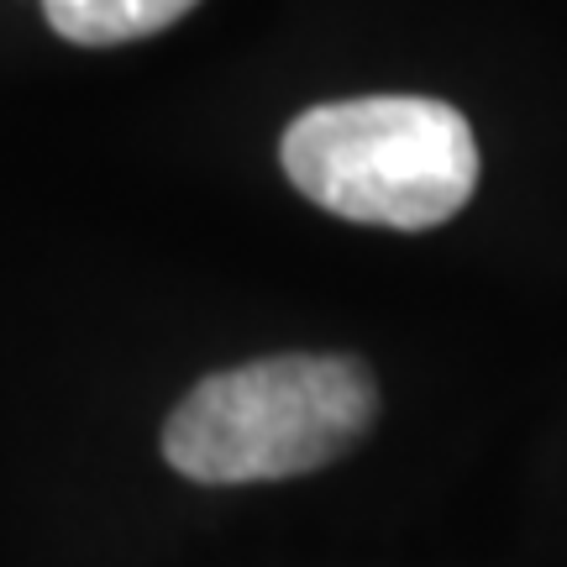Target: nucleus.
Here are the masks:
<instances>
[{"label": "nucleus", "mask_w": 567, "mask_h": 567, "mask_svg": "<svg viewBox=\"0 0 567 567\" xmlns=\"http://www.w3.org/2000/svg\"><path fill=\"white\" fill-rule=\"evenodd\" d=\"M379 421L358 358L284 352L210 373L163 425V457L195 484H274L331 467Z\"/></svg>", "instance_id": "obj_1"}, {"label": "nucleus", "mask_w": 567, "mask_h": 567, "mask_svg": "<svg viewBox=\"0 0 567 567\" xmlns=\"http://www.w3.org/2000/svg\"><path fill=\"white\" fill-rule=\"evenodd\" d=\"M305 200L358 226L431 231L478 189V142L457 105L431 95H363L310 105L279 142Z\"/></svg>", "instance_id": "obj_2"}, {"label": "nucleus", "mask_w": 567, "mask_h": 567, "mask_svg": "<svg viewBox=\"0 0 567 567\" xmlns=\"http://www.w3.org/2000/svg\"><path fill=\"white\" fill-rule=\"evenodd\" d=\"M189 6L200 0H42V17L80 48H116L174 27Z\"/></svg>", "instance_id": "obj_3"}]
</instances>
